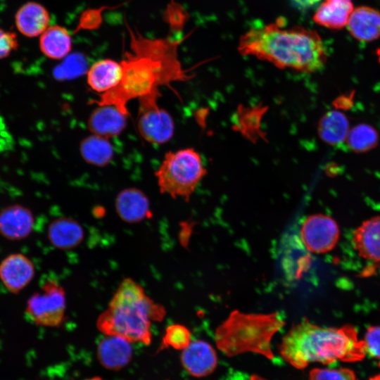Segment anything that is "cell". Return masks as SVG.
Here are the masks:
<instances>
[{
    "instance_id": "83f0119b",
    "label": "cell",
    "mask_w": 380,
    "mask_h": 380,
    "mask_svg": "<svg viewBox=\"0 0 380 380\" xmlns=\"http://www.w3.org/2000/svg\"><path fill=\"white\" fill-rule=\"evenodd\" d=\"M84 63L81 58L76 56L70 57L65 63H63L54 71L56 77L61 79L65 77H71L79 75L84 70Z\"/></svg>"
},
{
    "instance_id": "4dcf8cb0",
    "label": "cell",
    "mask_w": 380,
    "mask_h": 380,
    "mask_svg": "<svg viewBox=\"0 0 380 380\" xmlns=\"http://www.w3.org/2000/svg\"><path fill=\"white\" fill-rule=\"evenodd\" d=\"M353 96L350 94L349 96L342 95L338 97L334 102V105L336 110H348L353 106Z\"/></svg>"
},
{
    "instance_id": "9c48e42d",
    "label": "cell",
    "mask_w": 380,
    "mask_h": 380,
    "mask_svg": "<svg viewBox=\"0 0 380 380\" xmlns=\"http://www.w3.org/2000/svg\"><path fill=\"white\" fill-rule=\"evenodd\" d=\"M300 239L305 248L313 253H325L332 250L339 238L335 220L324 214H314L302 222Z\"/></svg>"
},
{
    "instance_id": "5bb4252c",
    "label": "cell",
    "mask_w": 380,
    "mask_h": 380,
    "mask_svg": "<svg viewBox=\"0 0 380 380\" xmlns=\"http://www.w3.org/2000/svg\"><path fill=\"white\" fill-rule=\"evenodd\" d=\"M127 117L114 106L98 105L89 116L87 127L91 134L113 138L124 131Z\"/></svg>"
},
{
    "instance_id": "ffe728a7",
    "label": "cell",
    "mask_w": 380,
    "mask_h": 380,
    "mask_svg": "<svg viewBox=\"0 0 380 380\" xmlns=\"http://www.w3.org/2000/svg\"><path fill=\"white\" fill-rule=\"evenodd\" d=\"M129 341L115 336H106L99 343L98 357L100 362L110 369L125 366L132 356V347Z\"/></svg>"
},
{
    "instance_id": "836d02e7",
    "label": "cell",
    "mask_w": 380,
    "mask_h": 380,
    "mask_svg": "<svg viewBox=\"0 0 380 380\" xmlns=\"http://www.w3.org/2000/svg\"><path fill=\"white\" fill-rule=\"evenodd\" d=\"M369 380H380V374L370 377Z\"/></svg>"
},
{
    "instance_id": "30bf717a",
    "label": "cell",
    "mask_w": 380,
    "mask_h": 380,
    "mask_svg": "<svg viewBox=\"0 0 380 380\" xmlns=\"http://www.w3.org/2000/svg\"><path fill=\"white\" fill-rule=\"evenodd\" d=\"M35 275L32 261L26 255L12 253L0 262V280L6 289L17 293L25 288Z\"/></svg>"
},
{
    "instance_id": "f1b7e54d",
    "label": "cell",
    "mask_w": 380,
    "mask_h": 380,
    "mask_svg": "<svg viewBox=\"0 0 380 380\" xmlns=\"http://www.w3.org/2000/svg\"><path fill=\"white\" fill-rule=\"evenodd\" d=\"M363 341L366 353L380 360V326L368 327Z\"/></svg>"
},
{
    "instance_id": "277c9868",
    "label": "cell",
    "mask_w": 380,
    "mask_h": 380,
    "mask_svg": "<svg viewBox=\"0 0 380 380\" xmlns=\"http://www.w3.org/2000/svg\"><path fill=\"white\" fill-rule=\"evenodd\" d=\"M165 315L163 305L155 303L139 283L127 277L118 286L108 308L99 315L96 327L106 336L149 344L151 322L161 321Z\"/></svg>"
},
{
    "instance_id": "484cf974",
    "label": "cell",
    "mask_w": 380,
    "mask_h": 380,
    "mask_svg": "<svg viewBox=\"0 0 380 380\" xmlns=\"http://www.w3.org/2000/svg\"><path fill=\"white\" fill-rule=\"evenodd\" d=\"M191 332L187 327L179 324L168 326L163 337L161 349L172 347L184 350L191 343Z\"/></svg>"
},
{
    "instance_id": "9a60e30c",
    "label": "cell",
    "mask_w": 380,
    "mask_h": 380,
    "mask_svg": "<svg viewBox=\"0 0 380 380\" xmlns=\"http://www.w3.org/2000/svg\"><path fill=\"white\" fill-rule=\"evenodd\" d=\"M348 30L357 40L370 42L380 37V11L361 6L353 9L348 23Z\"/></svg>"
},
{
    "instance_id": "52a82bcc",
    "label": "cell",
    "mask_w": 380,
    "mask_h": 380,
    "mask_svg": "<svg viewBox=\"0 0 380 380\" xmlns=\"http://www.w3.org/2000/svg\"><path fill=\"white\" fill-rule=\"evenodd\" d=\"M66 293L56 281L47 280L27 300L25 313L38 326L57 327L66 316Z\"/></svg>"
},
{
    "instance_id": "7c38bea8",
    "label": "cell",
    "mask_w": 380,
    "mask_h": 380,
    "mask_svg": "<svg viewBox=\"0 0 380 380\" xmlns=\"http://www.w3.org/2000/svg\"><path fill=\"white\" fill-rule=\"evenodd\" d=\"M115 208L118 217L129 224L141 222L152 215L148 198L136 187L120 191L115 198Z\"/></svg>"
},
{
    "instance_id": "7402d4cb",
    "label": "cell",
    "mask_w": 380,
    "mask_h": 380,
    "mask_svg": "<svg viewBox=\"0 0 380 380\" xmlns=\"http://www.w3.org/2000/svg\"><path fill=\"white\" fill-rule=\"evenodd\" d=\"M39 48L42 53L49 58H65L72 49L71 35L64 27L51 25L40 35Z\"/></svg>"
},
{
    "instance_id": "cb8c5ba5",
    "label": "cell",
    "mask_w": 380,
    "mask_h": 380,
    "mask_svg": "<svg viewBox=\"0 0 380 380\" xmlns=\"http://www.w3.org/2000/svg\"><path fill=\"white\" fill-rule=\"evenodd\" d=\"M108 139L94 134L84 137L79 147L82 159L96 167L108 165L114 156L113 145Z\"/></svg>"
},
{
    "instance_id": "ba28073f",
    "label": "cell",
    "mask_w": 380,
    "mask_h": 380,
    "mask_svg": "<svg viewBox=\"0 0 380 380\" xmlns=\"http://www.w3.org/2000/svg\"><path fill=\"white\" fill-rule=\"evenodd\" d=\"M158 89L139 98L137 129L146 141L163 144L169 141L175 132V122L171 115L158 105Z\"/></svg>"
},
{
    "instance_id": "7a4b0ae2",
    "label": "cell",
    "mask_w": 380,
    "mask_h": 380,
    "mask_svg": "<svg viewBox=\"0 0 380 380\" xmlns=\"http://www.w3.org/2000/svg\"><path fill=\"white\" fill-rule=\"evenodd\" d=\"M238 51L278 68L311 73L322 69L327 54L319 34L302 27H286L283 18L251 28L241 36Z\"/></svg>"
},
{
    "instance_id": "5b68a950",
    "label": "cell",
    "mask_w": 380,
    "mask_h": 380,
    "mask_svg": "<svg viewBox=\"0 0 380 380\" xmlns=\"http://www.w3.org/2000/svg\"><path fill=\"white\" fill-rule=\"evenodd\" d=\"M285 324L279 312L243 313L233 310L215 331L217 348L228 357L245 353L261 355L270 360L274 335Z\"/></svg>"
},
{
    "instance_id": "603a6c76",
    "label": "cell",
    "mask_w": 380,
    "mask_h": 380,
    "mask_svg": "<svg viewBox=\"0 0 380 380\" xmlns=\"http://www.w3.org/2000/svg\"><path fill=\"white\" fill-rule=\"evenodd\" d=\"M350 129L348 119L338 110H329L324 114L317 127L319 138L331 146L346 141Z\"/></svg>"
},
{
    "instance_id": "ac0fdd59",
    "label": "cell",
    "mask_w": 380,
    "mask_h": 380,
    "mask_svg": "<svg viewBox=\"0 0 380 380\" xmlns=\"http://www.w3.org/2000/svg\"><path fill=\"white\" fill-rule=\"evenodd\" d=\"M352 240L360 256L380 262V215L363 222L354 231Z\"/></svg>"
},
{
    "instance_id": "e575fe53",
    "label": "cell",
    "mask_w": 380,
    "mask_h": 380,
    "mask_svg": "<svg viewBox=\"0 0 380 380\" xmlns=\"http://www.w3.org/2000/svg\"><path fill=\"white\" fill-rule=\"evenodd\" d=\"M87 380H102V379L99 378V377H94V378H91V379H87Z\"/></svg>"
},
{
    "instance_id": "d6a6232c",
    "label": "cell",
    "mask_w": 380,
    "mask_h": 380,
    "mask_svg": "<svg viewBox=\"0 0 380 380\" xmlns=\"http://www.w3.org/2000/svg\"><path fill=\"white\" fill-rule=\"evenodd\" d=\"M250 380H267V379L258 374H252L250 377Z\"/></svg>"
},
{
    "instance_id": "e0dca14e",
    "label": "cell",
    "mask_w": 380,
    "mask_h": 380,
    "mask_svg": "<svg viewBox=\"0 0 380 380\" xmlns=\"http://www.w3.org/2000/svg\"><path fill=\"white\" fill-rule=\"evenodd\" d=\"M50 15L41 4L28 1L17 11L15 23L18 30L27 37H35L43 34L49 27Z\"/></svg>"
},
{
    "instance_id": "2e32d148",
    "label": "cell",
    "mask_w": 380,
    "mask_h": 380,
    "mask_svg": "<svg viewBox=\"0 0 380 380\" xmlns=\"http://www.w3.org/2000/svg\"><path fill=\"white\" fill-rule=\"evenodd\" d=\"M47 238L53 247L61 250H70L82 242L84 231L77 220L68 217H60L49 224Z\"/></svg>"
},
{
    "instance_id": "44dd1931",
    "label": "cell",
    "mask_w": 380,
    "mask_h": 380,
    "mask_svg": "<svg viewBox=\"0 0 380 380\" xmlns=\"http://www.w3.org/2000/svg\"><path fill=\"white\" fill-rule=\"evenodd\" d=\"M353 9L352 0H324L312 18L320 26L330 30H341L347 25Z\"/></svg>"
},
{
    "instance_id": "8fae6325",
    "label": "cell",
    "mask_w": 380,
    "mask_h": 380,
    "mask_svg": "<svg viewBox=\"0 0 380 380\" xmlns=\"http://www.w3.org/2000/svg\"><path fill=\"white\" fill-rule=\"evenodd\" d=\"M181 362L191 376L201 378L215 371L217 365V355L208 342L196 340L183 350Z\"/></svg>"
},
{
    "instance_id": "4fadbf2b",
    "label": "cell",
    "mask_w": 380,
    "mask_h": 380,
    "mask_svg": "<svg viewBox=\"0 0 380 380\" xmlns=\"http://www.w3.org/2000/svg\"><path fill=\"white\" fill-rule=\"evenodd\" d=\"M34 224L32 211L22 205H10L0 211V234L10 241H20L27 237Z\"/></svg>"
},
{
    "instance_id": "d6986e66",
    "label": "cell",
    "mask_w": 380,
    "mask_h": 380,
    "mask_svg": "<svg viewBox=\"0 0 380 380\" xmlns=\"http://www.w3.org/2000/svg\"><path fill=\"white\" fill-rule=\"evenodd\" d=\"M122 74L121 62L105 58L96 61L88 69L87 80L92 90L102 94L118 84Z\"/></svg>"
},
{
    "instance_id": "d4e9b609",
    "label": "cell",
    "mask_w": 380,
    "mask_h": 380,
    "mask_svg": "<svg viewBox=\"0 0 380 380\" xmlns=\"http://www.w3.org/2000/svg\"><path fill=\"white\" fill-rule=\"evenodd\" d=\"M379 141L378 131L365 123L358 124L350 129L346 139L348 147L356 153H364L374 148Z\"/></svg>"
},
{
    "instance_id": "f546056e",
    "label": "cell",
    "mask_w": 380,
    "mask_h": 380,
    "mask_svg": "<svg viewBox=\"0 0 380 380\" xmlns=\"http://www.w3.org/2000/svg\"><path fill=\"white\" fill-rule=\"evenodd\" d=\"M18 46L16 34L0 27V59L8 57Z\"/></svg>"
},
{
    "instance_id": "1f68e13d",
    "label": "cell",
    "mask_w": 380,
    "mask_h": 380,
    "mask_svg": "<svg viewBox=\"0 0 380 380\" xmlns=\"http://www.w3.org/2000/svg\"><path fill=\"white\" fill-rule=\"evenodd\" d=\"M299 8L306 9L317 4L321 0H291Z\"/></svg>"
},
{
    "instance_id": "3957f363",
    "label": "cell",
    "mask_w": 380,
    "mask_h": 380,
    "mask_svg": "<svg viewBox=\"0 0 380 380\" xmlns=\"http://www.w3.org/2000/svg\"><path fill=\"white\" fill-rule=\"evenodd\" d=\"M279 350L286 362L298 369L312 362L329 365L336 361H360L367 354L365 342L359 339L353 327H323L308 319L290 329Z\"/></svg>"
},
{
    "instance_id": "6da1fadb",
    "label": "cell",
    "mask_w": 380,
    "mask_h": 380,
    "mask_svg": "<svg viewBox=\"0 0 380 380\" xmlns=\"http://www.w3.org/2000/svg\"><path fill=\"white\" fill-rule=\"evenodd\" d=\"M128 30L129 50L121 61V80L116 87L92 102L114 106L127 115L129 101L145 96L159 86L190 78L178 58V39L149 38L130 27Z\"/></svg>"
},
{
    "instance_id": "8992f818",
    "label": "cell",
    "mask_w": 380,
    "mask_h": 380,
    "mask_svg": "<svg viewBox=\"0 0 380 380\" xmlns=\"http://www.w3.org/2000/svg\"><path fill=\"white\" fill-rule=\"evenodd\" d=\"M206 173L201 154L186 148L165 153L155 176L161 194L188 202Z\"/></svg>"
},
{
    "instance_id": "4316f807",
    "label": "cell",
    "mask_w": 380,
    "mask_h": 380,
    "mask_svg": "<svg viewBox=\"0 0 380 380\" xmlns=\"http://www.w3.org/2000/svg\"><path fill=\"white\" fill-rule=\"evenodd\" d=\"M308 380H357V376L348 368H315L310 372Z\"/></svg>"
}]
</instances>
